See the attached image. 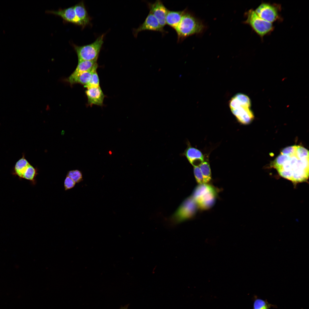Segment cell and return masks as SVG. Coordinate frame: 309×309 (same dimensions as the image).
<instances>
[{
    "label": "cell",
    "instance_id": "cell-1",
    "mask_svg": "<svg viewBox=\"0 0 309 309\" xmlns=\"http://www.w3.org/2000/svg\"><path fill=\"white\" fill-rule=\"evenodd\" d=\"M308 150L302 146L294 145L285 148L275 159L273 167L284 179L297 183L308 179Z\"/></svg>",
    "mask_w": 309,
    "mask_h": 309
},
{
    "label": "cell",
    "instance_id": "cell-2",
    "mask_svg": "<svg viewBox=\"0 0 309 309\" xmlns=\"http://www.w3.org/2000/svg\"><path fill=\"white\" fill-rule=\"evenodd\" d=\"M229 105L232 113L240 123L247 124L253 119V114L250 108V100L246 95L236 94L230 100Z\"/></svg>",
    "mask_w": 309,
    "mask_h": 309
},
{
    "label": "cell",
    "instance_id": "cell-3",
    "mask_svg": "<svg viewBox=\"0 0 309 309\" xmlns=\"http://www.w3.org/2000/svg\"><path fill=\"white\" fill-rule=\"evenodd\" d=\"M205 28L201 21L186 9L181 21L175 29L177 35V41H182L189 36L201 33Z\"/></svg>",
    "mask_w": 309,
    "mask_h": 309
},
{
    "label": "cell",
    "instance_id": "cell-4",
    "mask_svg": "<svg viewBox=\"0 0 309 309\" xmlns=\"http://www.w3.org/2000/svg\"><path fill=\"white\" fill-rule=\"evenodd\" d=\"M245 16L246 19L244 23L249 25L262 39L274 30L272 23L261 18L253 9H250L246 12Z\"/></svg>",
    "mask_w": 309,
    "mask_h": 309
},
{
    "label": "cell",
    "instance_id": "cell-5",
    "mask_svg": "<svg viewBox=\"0 0 309 309\" xmlns=\"http://www.w3.org/2000/svg\"><path fill=\"white\" fill-rule=\"evenodd\" d=\"M104 35L98 37L92 43L79 46L73 45L77 54L78 61H92L98 59L99 53L103 43Z\"/></svg>",
    "mask_w": 309,
    "mask_h": 309
},
{
    "label": "cell",
    "instance_id": "cell-6",
    "mask_svg": "<svg viewBox=\"0 0 309 309\" xmlns=\"http://www.w3.org/2000/svg\"><path fill=\"white\" fill-rule=\"evenodd\" d=\"M281 6L279 4L263 2L254 10L261 18L272 23L281 19Z\"/></svg>",
    "mask_w": 309,
    "mask_h": 309
},
{
    "label": "cell",
    "instance_id": "cell-7",
    "mask_svg": "<svg viewBox=\"0 0 309 309\" xmlns=\"http://www.w3.org/2000/svg\"><path fill=\"white\" fill-rule=\"evenodd\" d=\"M12 174L19 178L34 183L37 175V170L29 163L23 154L22 157L15 163Z\"/></svg>",
    "mask_w": 309,
    "mask_h": 309
},
{
    "label": "cell",
    "instance_id": "cell-8",
    "mask_svg": "<svg viewBox=\"0 0 309 309\" xmlns=\"http://www.w3.org/2000/svg\"><path fill=\"white\" fill-rule=\"evenodd\" d=\"M198 205L192 197L187 198L183 202L173 216V219L178 223L192 217L195 213Z\"/></svg>",
    "mask_w": 309,
    "mask_h": 309
},
{
    "label": "cell",
    "instance_id": "cell-9",
    "mask_svg": "<svg viewBox=\"0 0 309 309\" xmlns=\"http://www.w3.org/2000/svg\"><path fill=\"white\" fill-rule=\"evenodd\" d=\"M145 30L159 31L163 34L167 33L156 17L150 12L143 23L137 28L134 29L133 34L134 36L136 37L139 32Z\"/></svg>",
    "mask_w": 309,
    "mask_h": 309
},
{
    "label": "cell",
    "instance_id": "cell-10",
    "mask_svg": "<svg viewBox=\"0 0 309 309\" xmlns=\"http://www.w3.org/2000/svg\"><path fill=\"white\" fill-rule=\"evenodd\" d=\"M147 6L151 13L157 20L163 28L166 25V17L169 10L160 0H157L153 3H147Z\"/></svg>",
    "mask_w": 309,
    "mask_h": 309
},
{
    "label": "cell",
    "instance_id": "cell-11",
    "mask_svg": "<svg viewBox=\"0 0 309 309\" xmlns=\"http://www.w3.org/2000/svg\"><path fill=\"white\" fill-rule=\"evenodd\" d=\"M88 99V104L91 106L93 105L102 106L105 95L100 86L87 88L85 92Z\"/></svg>",
    "mask_w": 309,
    "mask_h": 309
},
{
    "label": "cell",
    "instance_id": "cell-12",
    "mask_svg": "<svg viewBox=\"0 0 309 309\" xmlns=\"http://www.w3.org/2000/svg\"><path fill=\"white\" fill-rule=\"evenodd\" d=\"M187 144V147L183 155L185 156L193 167L199 166L204 161L203 154L200 150L192 146L189 143Z\"/></svg>",
    "mask_w": 309,
    "mask_h": 309
},
{
    "label": "cell",
    "instance_id": "cell-13",
    "mask_svg": "<svg viewBox=\"0 0 309 309\" xmlns=\"http://www.w3.org/2000/svg\"><path fill=\"white\" fill-rule=\"evenodd\" d=\"M48 13L54 14L61 17L64 21L82 26L81 22L76 15L74 6L57 11H50Z\"/></svg>",
    "mask_w": 309,
    "mask_h": 309
},
{
    "label": "cell",
    "instance_id": "cell-14",
    "mask_svg": "<svg viewBox=\"0 0 309 309\" xmlns=\"http://www.w3.org/2000/svg\"><path fill=\"white\" fill-rule=\"evenodd\" d=\"M216 196L215 191L214 188L203 195L196 202L198 207L203 209H208L214 203Z\"/></svg>",
    "mask_w": 309,
    "mask_h": 309
},
{
    "label": "cell",
    "instance_id": "cell-15",
    "mask_svg": "<svg viewBox=\"0 0 309 309\" xmlns=\"http://www.w3.org/2000/svg\"><path fill=\"white\" fill-rule=\"evenodd\" d=\"M76 16L80 21L82 27H84L90 23L91 18L87 12L83 2L73 6Z\"/></svg>",
    "mask_w": 309,
    "mask_h": 309
},
{
    "label": "cell",
    "instance_id": "cell-16",
    "mask_svg": "<svg viewBox=\"0 0 309 309\" xmlns=\"http://www.w3.org/2000/svg\"><path fill=\"white\" fill-rule=\"evenodd\" d=\"M186 9L180 11L169 10L166 17V24L175 29L181 21Z\"/></svg>",
    "mask_w": 309,
    "mask_h": 309
},
{
    "label": "cell",
    "instance_id": "cell-17",
    "mask_svg": "<svg viewBox=\"0 0 309 309\" xmlns=\"http://www.w3.org/2000/svg\"><path fill=\"white\" fill-rule=\"evenodd\" d=\"M97 59L92 61H78L77 66L73 73L68 78L69 82L78 75L92 69L97 63Z\"/></svg>",
    "mask_w": 309,
    "mask_h": 309
},
{
    "label": "cell",
    "instance_id": "cell-18",
    "mask_svg": "<svg viewBox=\"0 0 309 309\" xmlns=\"http://www.w3.org/2000/svg\"><path fill=\"white\" fill-rule=\"evenodd\" d=\"M97 63L91 70L83 72L78 75L73 79L69 82L71 84L78 83L86 86L89 82L93 72L97 70Z\"/></svg>",
    "mask_w": 309,
    "mask_h": 309
},
{
    "label": "cell",
    "instance_id": "cell-19",
    "mask_svg": "<svg viewBox=\"0 0 309 309\" xmlns=\"http://www.w3.org/2000/svg\"><path fill=\"white\" fill-rule=\"evenodd\" d=\"M214 188L207 184H199L195 189L191 197L196 202L203 195Z\"/></svg>",
    "mask_w": 309,
    "mask_h": 309
},
{
    "label": "cell",
    "instance_id": "cell-20",
    "mask_svg": "<svg viewBox=\"0 0 309 309\" xmlns=\"http://www.w3.org/2000/svg\"><path fill=\"white\" fill-rule=\"evenodd\" d=\"M253 309H270L277 306L269 303L267 300H263L255 296L253 298Z\"/></svg>",
    "mask_w": 309,
    "mask_h": 309
},
{
    "label": "cell",
    "instance_id": "cell-21",
    "mask_svg": "<svg viewBox=\"0 0 309 309\" xmlns=\"http://www.w3.org/2000/svg\"><path fill=\"white\" fill-rule=\"evenodd\" d=\"M203 176L205 184H207L211 179V172L209 165L207 161H203L199 166Z\"/></svg>",
    "mask_w": 309,
    "mask_h": 309
},
{
    "label": "cell",
    "instance_id": "cell-22",
    "mask_svg": "<svg viewBox=\"0 0 309 309\" xmlns=\"http://www.w3.org/2000/svg\"><path fill=\"white\" fill-rule=\"evenodd\" d=\"M67 176L70 178L76 183H79L83 180L82 174L78 170L69 171L68 172Z\"/></svg>",
    "mask_w": 309,
    "mask_h": 309
},
{
    "label": "cell",
    "instance_id": "cell-23",
    "mask_svg": "<svg viewBox=\"0 0 309 309\" xmlns=\"http://www.w3.org/2000/svg\"><path fill=\"white\" fill-rule=\"evenodd\" d=\"M99 86H100V80L96 70L93 72L89 82L85 87L87 88Z\"/></svg>",
    "mask_w": 309,
    "mask_h": 309
},
{
    "label": "cell",
    "instance_id": "cell-24",
    "mask_svg": "<svg viewBox=\"0 0 309 309\" xmlns=\"http://www.w3.org/2000/svg\"><path fill=\"white\" fill-rule=\"evenodd\" d=\"M193 172L197 183L199 184H205L203 175L199 166L194 167Z\"/></svg>",
    "mask_w": 309,
    "mask_h": 309
},
{
    "label": "cell",
    "instance_id": "cell-25",
    "mask_svg": "<svg viewBox=\"0 0 309 309\" xmlns=\"http://www.w3.org/2000/svg\"><path fill=\"white\" fill-rule=\"evenodd\" d=\"M76 183L70 178L67 176L64 182V187L65 190L71 189L74 187Z\"/></svg>",
    "mask_w": 309,
    "mask_h": 309
}]
</instances>
